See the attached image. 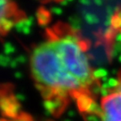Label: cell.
Segmentation results:
<instances>
[{
  "mask_svg": "<svg viewBox=\"0 0 121 121\" xmlns=\"http://www.w3.org/2000/svg\"><path fill=\"white\" fill-rule=\"evenodd\" d=\"M30 69L45 107L53 116H61L72 102L77 105L81 112L92 111L93 98L71 75L48 38L32 49Z\"/></svg>",
  "mask_w": 121,
  "mask_h": 121,
  "instance_id": "obj_1",
  "label": "cell"
},
{
  "mask_svg": "<svg viewBox=\"0 0 121 121\" xmlns=\"http://www.w3.org/2000/svg\"><path fill=\"white\" fill-rule=\"evenodd\" d=\"M46 38L54 45L66 69L82 90L94 98L93 93L99 81L89 60L86 42L72 28L62 23L48 29Z\"/></svg>",
  "mask_w": 121,
  "mask_h": 121,
  "instance_id": "obj_2",
  "label": "cell"
},
{
  "mask_svg": "<svg viewBox=\"0 0 121 121\" xmlns=\"http://www.w3.org/2000/svg\"><path fill=\"white\" fill-rule=\"evenodd\" d=\"M1 109V121H34L30 114L21 108L13 91L7 87L5 90H2Z\"/></svg>",
  "mask_w": 121,
  "mask_h": 121,
  "instance_id": "obj_3",
  "label": "cell"
},
{
  "mask_svg": "<svg viewBox=\"0 0 121 121\" xmlns=\"http://www.w3.org/2000/svg\"><path fill=\"white\" fill-rule=\"evenodd\" d=\"M99 115L100 121H121V91L115 88L101 98Z\"/></svg>",
  "mask_w": 121,
  "mask_h": 121,
  "instance_id": "obj_4",
  "label": "cell"
},
{
  "mask_svg": "<svg viewBox=\"0 0 121 121\" xmlns=\"http://www.w3.org/2000/svg\"><path fill=\"white\" fill-rule=\"evenodd\" d=\"M1 11V32L3 35L24 19L23 13L12 0H2Z\"/></svg>",
  "mask_w": 121,
  "mask_h": 121,
  "instance_id": "obj_5",
  "label": "cell"
},
{
  "mask_svg": "<svg viewBox=\"0 0 121 121\" xmlns=\"http://www.w3.org/2000/svg\"><path fill=\"white\" fill-rule=\"evenodd\" d=\"M116 89L121 91V71H120V73H118V75H117V86H116Z\"/></svg>",
  "mask_w": 121,
  "mask_h": 121,
  "instance_id": "obj_6",
  "label": "cell"
}]
</instances>
